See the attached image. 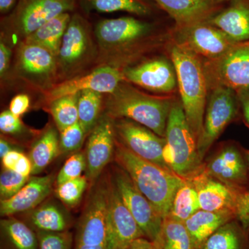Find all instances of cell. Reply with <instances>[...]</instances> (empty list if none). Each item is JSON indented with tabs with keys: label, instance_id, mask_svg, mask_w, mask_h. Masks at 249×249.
<instances>
[{
	"label": "cell",
	"instance_id": "6",
	"mask_svg": "<svg viewBox=\"0 0 249 249\" xmlns=\"http://www.w3.org/2000/svg\"><path fill=\"white\" fill-rule=\"evenodd\" d=\"M242 118L240 101L235 90L225 87L213 88L208 96L204 124L197 140V151L204 162L224 129Z\"/></svg>",
	"mask_w": 249,
	"mask_h": 249
},
{
	"label": "cell",
	"instance_id": "10",
	"mask_svg": "<svg viewBox=\"0 0 249 249\" xmlns=\"http://www.w3.org/2000/svg\"><path fill=\"white\" fill-rule=\"evenodd\" d=\"M205 170L229 187L249 186L245 148L238 142L227 141L205 157Z\"/></svg>",
	"mask_w": 249,
	"mask_h": 249
},
{
	"label": "cell",
	"instance_id": "7",
	"mask_svg": "<svg viewBox=\"0 0 249 249\" xmlns=\"http://www.w3.org/2000/svg\"><path fill=\"white\" fill-rule=\"evenodd\" d=\"M154 29L152 23L128 16L100 21L95 27L94 36L107 64L110 58L151 36Z\"/></svg>",
	"mask_w": 249,
	"mask_h": 249
},
{
	"label": "cell",
	"instance_id": "48",
	"mask_svg": "<svg viewBox=\"0 0 249 249\" xmlns=\"http://www.w3.org/2000/svg\"><path fill=\"white\" fill-rule=\"evenodd\" d=\"M11 150H13V149L9 142L5 139L1 138V140H0V157H1V159Z\"/></svg>",
	"mask_w": 249,
	"mask_h": 249
},
{
	"label": "cell",
	"instance_id": "33",
	"mask_svg": "<svg viewBox=\"0 0 249 249\" xmlns=\"http://www.w3.org/2000/svg\"><path fill=\"white\" fill-rule=\"evenodd\" d=\"M78 94L70 95L54 100L50 111L60 132L78 122Z\"/></svg>",
	"mask_w": 249,
	"mask_h": 249
},
{
	"label": "cell",
	"instance_id": "37",
	"mask_svg": "<svg viewBox=\"0 0 249 249\" xmlns=\"http://www.w3.org/2000/svg\"><path fill=\"white\" fill-rule=\"evenodd\" d=\"M30 179L14 170L4 169L0 176L1 200L12 197Z\"/></svg>",
	"mask_w": 249,
	"mask_h": 249
},
{
	"label": "cell",
	"instance_id": "44",
	"mask_svg": "<svg viewBox=\"0 0 249 249\" xmlns=\"http://www.w3.org/2000/svg\"><path fill=\"white\" fill-rule=\"evenodd\" d=\"M14 171L20 174L26 178H30L32 175V164L30 159L23 154L21 158L18 160L17 164L15 166Z\"/></svg>",
	"mask_w": 249,
	"mask_h": 249
},
{
	"label": "cell",
	"instance_id": "11",
	"mask_svg": "<svg viewBox=\"0 0 249 249\" xmlns=\"http://www.w3.org/2000/svg\"><path fill=\"white\" fill-rule=\"evenodd\" d=\"M113 181L123 202L141 228L144 235L155 242L160 233L163 218L153 205L139 191L129 175L119 167L114 171Z\"/></svg>",
	"mask_w": 249,
	"mask_h": 249
},
{
	"label": "cell",
	"instance_id": "2",
	"mask_svg": "<svg viewBox=\"0 0 249 249\" xmlns=\"http://www.w3.org/2000/svg\"><path fill=\"white\" fill-rule=\"evenodd\" d=\"M171 59L185 116L197 141L202 130L209 96L204 67L196 54L180 44L172 49Z\"/></svg>",
	"mask_w": 249,
	"mask_h": 249
},
{
	"label": "cell",
	"instance_id": "26",
	"mask_svg": "<svg viewBox=\"0 0 249 249\" xmlns=\"http://www.w3.org/2000/svg\"><path fill=\"white\" fill-rule=\"evenodd\" d=\"M198 249H249V234L237 219L226 223Z\"/></svg>",
	"mask_w": 249,
	"mask_h": 249
},
{
	"label": "cell",
	"instance_id": "22",
	"mask_svg": "<svg viewBox=\"0 0 249 249\" xmlns=\"http://www.w3.org/2000/svg\"><path fill=\"white\" fill-rule=\"evenodd\" d=\"M207 22L224 31L233 42L249 40V0H232Z\"/></svg>",
	"mask_w": 249,
	"mask_h": 249
},
{
	"label": "cell",
	"instance_id": "43",
	"mask_svg": "<svg viewBox=\"0 0 249 249\" xmlns=\"http://www.w3.org/2000/svg\"><path fill=\"white\" fill-rule=\"evenodd\" d=\"M12 52L11 49L5 45L4 42L0 43V75L1 78L4 76L5 73L7 72L11 62Z\"/></svg>",
	"mask_w": 249,
	"mask_h": 249
},
{
	"label": "cell",
	"instance_id": "31",
	"mask_svg": "<svg viewBox=\"0 0 249 249\" xmlns=\"http://www.w3.org/2000/svg\"><path fill=\"white\" fill-rule=\"evenodd\" d=\"M200 209L196 188L189 180L183 178L174 196L168 215L184 222Z\"/></svg>",
	"mask_w": 249,
	"mask_h": 249
},
{
	"label": "cell",
	"instance_id": "24",
	"mask_svg": "<svg viewBox=\"0 0 249 249\" xmlns=\"http://www.w3.org/2000/svg\"><path fill=\"white\" fill-rule=\"evenodd\" d=\"M232 219H236V217L232 211H207L200 209L184 223L199 249L209 236Z\"/></svg>",
	"mask_w": 249,
	"mask_h": 249
},
{
	"label": "cell",
	"instance_id": "9",
	"mask_svg": "<svg viewBox=\"0 0 249 249\" xmlns=\"http://www.w3.org/2000/svg\"><path fill=\"white\" fill-rule=\"evenodd\" d=\"M208 88L249 89V40L236 42L227 53L203 65Z\"/></svg>",
	"mask_w": 249,
	"mask_h": 249
},
{
	"label": "cell",
	"instance_id": "34",
	"mask_svg": "<svg viewBox=\"0 0 249 249\" xmlns=\"http://www.w3.org/2000/svg\"><path fill=\"white\" fill-rule=\"evenodd\" d=\"M88 186V178L80 177L57 185L55 194L64 204L76 206L81 200Z\"/></svg>",
	"mask_w": 249,
	"mask_h": 249
},
{
	"label": "cell",
	"instance_id": "18",
	"mask_svg": "<svg viewBox=\"0 0 249 249\" xmlns=\"http://www.w3.org/2000/svg\"><path fill=\"white\" fill-rule=\"evenodd\" d=\"M173 19L177 29L207 22L227 4L217 0H153Z\"/></svg>",
	"mask_w": 249,
	"mask_h": 249
},
{
	"label": "cell",
	"instance_id": "19",
	"mask_svg": "<svg viewBox=\"0 0 249 249\" xmlns=\"http://www.w3.org/2000/svg\"><path fill=\"white\" fill-rule=\"evenodd\" d=\"M186 179L189 180L196 188L201 210L232 211L235 213L233 188L208 173L204 169V164Z\"/></svg>",
	"mask_w": 249,
	"mask_h": 249
},
{
	"label": "cell",
	"instance_id": "35",
	"mask_svg": "<svg viewBox=\"0 0 249 249\" xmlns=\"http://www.w3.org/2000/svg\"><path fill=\"white\" fill-rule=\"evenodd\" d=\"M60 150L62 153H71L83 145L86 132L79 122L60 132Z\"/></svg>",
	"mask_w": 249,
	"mask_h": 249
},
{
	"label": "cell",
	"instance_id": "47",
	"mask_svg": "<svg viewBox=\"0 0 249 249\" xmlns=\"http://www.w3.org/2000/svg\"><path fill=\"white\" fill-rule=\"evenodd\" d=\"M17 0H0V12L6 14L16 7Z\"/></svg>",
	"mask_w": 249,
	"mask_h": 249
},
{
	"label": "cell",
	"instance_id": "14",
	"mask_svg": "<svg viewBox=\"0 0 249 249\" xmlns=\"http://www.w3.org/2000/svg\"><path fill=\"white\" fill-rule=\"evenodd\" d=\"M176 31L180 45L209 60L222 56L236 43L224 31L208 22L176 28Z\"/></svg>",
	"mask_w": 249,
	"mask_h": 249
},
{
	"label": "cell",
	"instance_id": "50",
	"mask_svg": "<svg viewBox=\"0 0 249 249\" xmlns=\"http://www.w3.org/2000/svg\"><path fill=\"white\" fill-rule=\"evenodd\" d=\"M217 1L221 3H224V4H227V3L230 2L232 0H217Z\"/></svg>",
	"mask_w": 249,
	"mask_h": 249
},
{
	"label": "cell",
	"instance_id": "28",
	"mask_svg": "<svg viewBox=\"0 0 249 249\" xmlns=\"http://www.w3.org/2000/svg\"><path fill=\"white\" fill-rule=\"evenodd\" d=\"M25 222L36 232L67 231L71 224L66 214L54 204H45L32 210Z\"/></svg>",
	"mask_w": 249,
	"mask_h": 249
},
{
	"label": "cell",
	"instance_id": "23",
	"mask_svg": "<svg viewBox=\"0 0 249 249\" xmlns=\"http://www.w3.org/2000/svg\"><path fill=\"white\" fill-rule=\"evenodd\" d=\"M1 249H40L37 232L25 222L8 217L1 219Z\"/></svg>",
	"mask_w": 249,
	"mask_h": 249
},
{
	"label": "cell",
	"instance_id": "20",
	"mask_svg": "<svg viewBox=\"0 0 249 249\" xmlns=\"http://www.w3.org/2000/svg\"><path fill=\"white\" fill-rule=\"evenodd\" d=\"M21 44L16 60L18 73L36 83L48 84L57 75L55 57L40 46Z\"/></svg>",
	"mask_w": 249,
	"mask_h": 249
},
{
	"label": "cell",
	"instance_id": "17",
	"mask_svg": "<svg viewBox=\"0 0 249 249\" xmlns=\"http://www.w3.org/2000/svg\"><path fill=\"white\" fill-rule=\"evenodd\" d=\"M116 134L114 119L106 115L98 120L87 144V178L93 181L99 176L114 154Z\"/></svg>",
	"mask_w": 249,
	"mask_h": 249
},
{
	"label": "cell",
	"instance_id": "49",
	"mask_svg": "<svg viewBox=\"0 0 249 249\" xmlns=\"http://www.w3.org/2000/svg\"><path fill=\"white\" fill-rule=\"evenodd\" d=\"M245 155L247 158V164H248L249 171V149L245 148Z\"/></svg>",
	"mask_w": 249,
	"mask_h": 249
},
{
	"label": "cell",
	"instance_id": "27",
	"mask_svg": "<svg viewBox=\"0 0 249 249\" xmlns=\"http://www.w3.org/2000/svg\"><path fill=\"white\" fill-rule=\"evenodd\" d=\"M157 249H198L185 223L166 216L154 242Z\"/></svg>",
	"mask_w": 249,
	"mask_h": 249
},
{
	"label": "cell",
	"instance_id": "8",
	"mask_svg": "<svg viewBox=\"0 0 249 249\" xmlns=\"http://www.w3.org/2000/svg\"><path fill=\"white\" fill-rule=\"evenodd\" d=\"M76 0H19L3 20L4 30L19 37L27 36L59 15L70 13Z\"/></svg>",
	"mask_w": 249,
	"mask_h": 249
},
{
	"label": "cell",
	"instance_id": "1",
	"mask_svg": "<svg viewBox=\"0 0 249 249\" xmlns=\"http://www.w3.org/2000/svg\"><path fill=\"white\" fill-rule=\"evenodd\" d=\"M114 160L161 217H166L183 178L167 168L134 155L116 137Z\"/></svg>",
	"mask_w": 249,
	"mask_h": 249
},
{
	"label": "cell",
	"instance_id": "40",
	"mask_svg": "<svg viewBox=\"0 0 249 249\" xmlns=\"http://www.w3.org/2000/svg\"><path fill=\"white\" fill-rule=\"evenodd\" d=\"M23 128L19 116L15 115L10 110L3 111L0 114V129L2 133L14 135L20 133Z\"/></svg>",
	"mask_w": 249,
	"mask_h": 249
},
{
	"label": "cell",
	"instance_id": "45",
	"mask_svg": "<svg viewBox=\"0 0 249 249\" xmlns=\"http://www.w3.org/2000/svg\"><path fill=\"white\" fill-rule=\"evenodd\" d=\"M23 155L22 152L13 150L1 158L4 169L14 170L15 166Z\"/></svg>",
	"mask_w": 249,
	"mask_h": 249
},
{
	"label": "cell",
	"instance_id": "4",
	"mask_svg": "<svg viewBox=\"0 0 249 249\" xmlns=\"http://www.w3.org/2000/svg\"><path fill=\"white\" fill-rule=\"evenodd\" d=\"M163 159L168 169L188 178L204 164L197 151V141L188 124L181 103L174 101L165 129Z\"/></svg>",
	"mask_w": 249,
	"mask_h": 249
},
{
	"label": "cell",
	"instance_id": "39",
	"mask_svg": "<svg viewBox=\"0 0 249 249\" xmlns=\"http://www.w3.org/2000/svg\"><path fill=\"white\" fill-rule=\"evenodd\" d=\"M231 188L235 194L236 219L249 234V186Z\"/></svg>",
	"mask_w": 249,
	"mask_h": 249
},
{
	"label": "cell",
	"instance_id": "15",
	"mask_svg": "<svg viewBox=\"0 0 249 249\" xmlns=\"http://www.w3.org/2000/svg\"><path fill=\"white\" fill-rule=\"evenodd\" d=\"M124 80L123 72L116 67L104 65L95 69L85 76L74 77L54 85L49 91L47 99L52 103L59 98L78 94L85 90L109 94Z\"/></svg>",
	"mask_w": 249,
	"mask_h": 249
},
{
	"label": "cell",
	"instance_id": "36",
	"mask_svg": "<svg viewBox=\"0 0 249 249\" xmlns=\"http://www.w3.org/2000/svg\"><path fill=\"white\" fill-rule=\"evenodd\" d=\"M40 249H72L74 238L71 232H37Z\"/></svg>",
	"mask_w": 249,
	"mask_h": 249
},
{
	"label": "cell",
	"instance_id": "41",
	"mask_svg": "<svg viewBox=\"0 0 249 249\" xmlns=\"http://www.w3.org/2000/svg\"><path fill=\"white\" fill-rule=\"evenodd\" d=\"M30 107V98L26 94H19L15 96L11 101L9 110L18 116L23 115Z\"/></svg>",
	"mask_w": 249,
	"mask_h": 249
},
{
	"label": "cell",
	"instance_id": "13",
	"mask_svg": "<svg viewBox=\"0 0 249 249\" xmlns=\"http://www.w3.org/2000/svg\"><path fill=\"white\" fill-rule=\"evenodd\" d=\"M141 237H145L133 216L124 206L111 178L106 218V249H126L134 240Z\"/></svg>",
	"mask_w": 249,
	"mask_h": 249
},
{
	"label": "cell",
	"instance_id": "38",
	"mask_svg": "<svg viewBox=\"0 0 249 249\" xmlns=\"http://www.w3.org/2000/svg\"><path fill=\"white\" fill-rule=\"evenodd\" d=\"M86 169V157L83 152H78L67 159L63 166L57 175V185L69 180L82 177V173Z\"/></svg>",
	"mask_w": 249,
	"mask_h": 249
},
{
	"label": "cell",
	"instance_id": "3",
	"mask_svg": "<svg viewBox=\"0 0 249 249\" xmlns=\"http://www.w3.org/2000/svg\"><path fill=\"white\" fill-rule=\"evenodd\" d=\"M173 103L169 98L145 94L122 81L108 96L106 112L114 120L130 119L165 137Z\"/></svg>",
	"mask_w": 249,
	"mask_h": 249
},
{
	"label": "cell",
	"instance_id": "12",
	"mask_svg": "<svg viewBox=\"0 0 249 249\" xmlns=\"http://www.w3.org/2000/svg\"><path fill=\"white\" fill-rule=\"evenodd\" d=\"M114 124L116 139L124 147L140 158L168 169L163 159L165 137L130 119H115Z\"/></svg>",
	"mask_w": 249,
	"mask_h": 249
},
{
	"label": "cell",
	"instance_id": "46",
	"mask_svg": "<svg viewBox=\"0 0 249 249\" xmlns=\"http://www.w3.org/2000/svg\"><path fill=\"white\" fill-rule=\"evenodd\" d=\"M126 249H157L153 242L145 237L134 240Z\"/></svg>",
	"mask_w": 249,
	"mask_h": 249
},
{
	"label": "cell",
	"instance_id": "42",
	"mask_svg": "<svg viewBox=\"0 0 249 249\" xmlns=\"http://www.w3.org/2000/svg\"><path fill=\"white\" fill-rule=\"evenodd\" d=\"M237 93L240 101L242 120L249 129V89L241 90Z\"/></svg>",
	"mask_w": 249,
	"mask_h": 249
},
{
	"label": "cell",
	"instance_id": "16",
	"mask_svg": "<svg viewBox=\"0 0 249 249\" xmlns=\"http://www.w3.org/2000/svg\"><path fill=\"white\" fill-rule=\"evenodd\" d=\"M123 72L124 79L149 91L170 93L178 84L176 71L173 62L157 58L129 67Z\"/></svg>",
	"mask_w": 249,
	"mask_h": 249
},
{
	"label": "cell",
	"instance_id": "29",
	"mask_svg": "<svg viewBox=\"0 0 249 249\" xmlns=\"http://www.w3.org/2000/svg\"><path fill=\"white\" fill-rule=\"evenodd\" d=\"M85 12H124L136 16H149L154 12V6L147 0H80Z\"/></svg>",
	"mask_w": 249,
	"mask_h": 249
},
{
	"label": "cell",
	"instance_id": "30",
	"mask_svg": "<svg viewBox=\"0 0 249 249\" xmlns=\"http://www.w3.org/2000/svg\"><path fill=\"white\" fill-rule=\"evenodd\" d=\"M60 152V137L55 129L51 127L31 147L29 157L32 164V175L45 170Z\"/></svg>",
	"mask_w": 249,
	"mask_h": 249
},
{
	"label": "cell",
	"instance_id": "5",
	"mask_svg": "<svg viewBox=\"0 0 249 249\" xmlns=\"http://www.w3.org/2000/svg\"><path fill=\"white\" fill-rule=\"evenodd\" d=\"M96 54L89 22L80 15H73L56 57L57 75L65 80L76 77Z\"/></svg>",
	"mask_w": 249,
	"mask_h": 249
},
{
	"label": "cell",
	"instance_id": "32",
	"mask_svg": "<svg viewBox=\"0 0 249 249\" xmlns=\"http://www.w3.org/2000/svg\"><path fill=\"white\" fill-rule=\"evenodd\" d=\"M102 93L85 90L78 93V122L86 133L92 130L99 120L102 107Z\"/></svg>",
	"mask_w": 249,
	"mask_h": 249
},
{
	"label": "cell",
	"instance_id": "21",
	"mask_svg": "<svg viewBox=\"0 0 249 249\" xmlns=\"http://www.w3.org/2000/svg\"><path fill=\"white\" fill-rule=\"evenodd\" d=\"M53 175L34 177L12 197L0 201L1 217L32 211L51 194L53 188Z\"/></svg>",
	"mask_w": 249,
	"mask_h": 249
},
{
	"label": "cell",
	"instance_id": "25",
	"mask_svg": "<svg viewBox=\"0 0 249 249\" xmlns=\"http://www.w3.org/2000/svg\"><path fill=\"white\" fill-rule=\"evenodd\" d=\"M71 18L70 13L59 15L27 36L23 42L40 46L48 50L56 58Z\"/></svg>",
	"mask_w": 249,
	"mask_h": 249
}]
</instances>
